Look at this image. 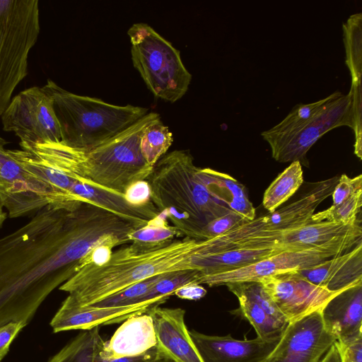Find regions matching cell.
<instances>
[{
    "instance_id": "obj_1",
    "label": "cell",
    "mask_w": 362,
    "mask_h": 362,
    "mask_svg": "<svg viewBox=\"0 0 362 362\" xmlns=\"http://www.w3.org/2000/svg\"><path fill=\"white\" fill-rule=\"evenodd\" d=\"M138 227L89 202L74 210L50 205L38 210L0 238V326L28 325L48 295L85 266L93 249L130 243L129 235Z\"/></svg>"
},
{
    "instance_id": "obj_2",
    "label": "cell",
    "mask_w": 362,
    "mask_h": 362,
    "mask_svg": "<svg viewBox=\"0 0 362 362\" xmlns=\"http://www.w3.org/2000/svg\"><path fill=\"white\" fill-rule=\"evenodd\" d=\"M160 118L147 113L114 136L87 150L70 147L61 141L39 144L34 159L43 170L96 189L124 196L132 183L146 180L153 167L141 153L140 141L147 126Z\"/></svg>"
},
{
    "instance_id": "obj_3",
    "label": "cell",
    "mask_w": 362,
    "mask_h": 362,
    "mask_svg": "<svg viewBox=\"0 0 362 362\" xmlns=\"http://www.w3.org/2000/svg\"><path fill=\"white\" fill-rule=\"evenodd\" d=\"M205 240L187 237L158 244L132 242L112 252L103 265L87 264L59 287L78 305H90L136 283L185 270H198Z\"/></svg>"
},
{
    "instance_id": "obj_4",
    "label": "cell",
    "mask_w": 362,
    "mask_h": 362,
    "mask_svg": "<svg viewBox=\"0 0 362 362\" xmlns=\"http://www.w3.org/2000/svg\"><path fill=\"white\" fill-rule=\"evenodd\" d=\"M146 180L152 203L182 236L202 240L209 222L232 211L214 197L187 151L164 155Z\"/></svg>"
},
{
    "instance_id": "obj_5",
    "label": "cell",
    "mask_w": 362,
    "mask_h": 362,
    "mask_svg": "<svg viewBox=\"0 0 362 362\" xmlns=\"http://www.w3.org/2000/svg\"><path fill=\"white\" fill-rule=\"evenodd\" d=\"M52 98L61 141L87 150L114 136L147 114L145 107L119 106L69 92L51 80L42 86Z\"/></svg>"
},
{
    "instance_id": "obj_6",
    "label": "cell",
    "mask_w": 362,
    "mask_h": 362,
    "mask_svg": "<svg viewBox=\"0 0 362 362\" xmlns=\"http://www.w3.org/2000/svg\"><path fill=\"white\" fill-rule=\"evenodd\" d=\"M351 101L349 92L335 91L318 101L296 105L281 122L261 134L272 158L309 167L307 153L321 136L341 126L353 128Z\"/></svg>"
},
{
    "instance_id": "obj_7",
    "label": "cell",
    "mask_w": 362,
    "mask_h": 362,
    "mask_svg": "<svg viewBox=\"0 0 362 362\" xmlns=\"http://www.w3.org/2000/svg\"><path fill=\"white\" fill-rule=\"evenodd\" d=\"M338 180V177H334L317 182L295 202L206 240L208 255L239 247L295 251L284 243L286 232L312 221L317 207L332 194Z\"/></svg>"
},
{
    "instance_id": "obj_8",
    "label": "cell",
    "mask_w": 362,
    "mask_h": 362,
    "mask_svg": "<svg viewBox=\"0 0 362 362\" xmlns=\"http://www.w3.org/2000/svg\"><path fill=\"white\" fill-rule=\"evenodd\" d=\"M40 30L37 0H0V117L28 74V54Z\"/></svg>"
},
{
    "instance_id": "obj_9",
    "label": "cell",
    "mask_w": 362,
    "mask_h": 362,
    "mask_svg": "<svg viewBox=\"0 0 362 362\" xmlns=\"http://www.w3.org/2000/svg\"><path fill=\"white\" fill-rule=\"evenodd\" d=\"M134 66L148 88L158 98L174 103L187 92L192 76L180 51L144 23L133 24L127 31Z\"/></svg>"
},
{
    "instance_id": "obj_10",
    "label": "cell",
    "mask_w": 362,
    "mask_h": 362,
    "mask_svg": "<svg viewBox=\"0 0 362 362\" xmlns=\"http://www.w3.org/2000/svg\"><path fill=\"white\" fill-rule=\"evenodd\" d=\"M362 243V233L335 239L325 245L301 250H286L245 267L221 273L199 276L196 284L209 286L228 283L258 281L280 272L299 270L342 255Z\"/></svg>"
},
{
    "instance_id": "obj_11",
    "label": "cell",
    "mask_w": 362,
    "mask_h": 362,
    "mask_svg": "<svg viewBox=\"0 0 362 362\" xmlns=\"http://www.w3.org/2000/svg\"><path fill=\"white\" fill-rule=\"evenodd\" d=\"M1 117L4 130L14 132L22 143L61 141L52 98L43 87H31L20 92Z\"/></svg>"
},
{
    "instance_id": "obj_12",
    "label": "cell",
    "mask_w": 362,
    "mask_h": 362,
    "mask_svg": "<svg viewBox=\"0 0 362 362\" xmlns=\"http://www.w3.org/2000/svg\"><path fill=\"white\" fill-rule=\"evenodd\" d=\"M290 322L320 311L340 291L317 286L297 270L280 272L258 281Z\"/></svg>"
},
{
    "instance_id": "obj_13",
    "label": "cell",
    "mask_w": 362,
    "mask_h": 362,
    "mask_svg": "<svg viewBox=\"0 0 362 362\" xmlns=\"http://www.w3.org/2000/svg\"><path fill=\"white\" fill-rule=\"evenodd\" d=\"M336 339L325 328L320 311L290 322L262 362H319Z\"/></svg>"
},
{
    "instance_id": "obj_14",
    "label": "cell",
    "mask_w": 362,
    "mask_h": 362,
    "mask_svg": "<svg viewBox=\"0 0 362 362\" xmlns=\"http://www.w3.org/2000/svg\"><path fill=\"white\" fill-rule=\"evenodd\" d=\"M0 137V196L11 218L25 216L48 205L47 186L5 149Z\"/></svg>"
},
{
    "instance_id": "obj_15",
    "label": "cell",
    "mask_w": 362,
    "mask_h": 362,
    "mask_svg": "<svg viewBox=\"0 0 362 362\" xmlns=\"http://www.w3.org/2000/svg\"><path fill=\"white\" fill-rule=\"evenodd\" d=\"M225 286L238 298L236 312L254 327L257 337L279 340L289 322L259 281L228 283Z\"/></svg>"
},
{
    "instance_id": "obj_16",
    "label": "cell",
    "mask_w": 362,
    "mask_h": 362,
    "mask_svg": "<svg viewBox=\"0 0 362 362\" xmlns=\"http://www.w3.org/2000/svg\"><path fill=\"white\" fill-rule=\"evenodd\" d=\"M161 303L148 300L122 307H95L78 305L68 296L52 317L50 326L53 332L68 330H89L103 325L119 323L129 317L148 312Z\"/></svg>"
},
{
    "instance_id": "obj_17",
    "label": "cell",
    "mask_w": 362,
    "mask_h": 362,
    "mask_svg": "<svg viewBox=\"0 0 362 362\" xmlns=\"http://www.w3.org/2000/svg\"><path fill=\"white\" fill-rule=\"evenodd\" d=\"M189 333L203 362H262L280 339L268 341L257 337L240 340L230 334L212 336L194 329Z\"/></svg>"
},
{
    "instance_id": "obj_18",
    "label": "cell",
    "mask_w": 362,
    "mask_h": 362,
    "mask_svg": "<svg viewBox=\"0 0 362 362\" xmlns=\"http://www.w3.org/2000/svg\"><path fill=\"white\" fill-rule=\"evenodd\" d=\"M148 313L153 320L161 355L174 362H203L186 327L183 309L156 305Z\"/></svg>"
},
{
    "instance_id": "obj_19",
    "label": "cell",
    "mask_w": 362,
    "mask_h": 362,
    "mask_svg": "<svg viewBox=\"0 0 362 362\" xmlns=\"http://www.w3.org/2000/svg\"><path fill=\"white\" fill-rule=\"evenodd\" d=\"M157 347L153 320L148 313L132 315L105 341L100 357L110 360L142 355Z\"/></svg>"
},
{
    "instance_id": "obj_20",
    "label": "cell",
    "mask_w": 362,
    "mask_h": 362,
    "mask_svg": "<svg viewBox=\"0 0 362 362\" xmlns=\"http://www.w3.org/2000/svg\"><path fill=\"white\" fill-rule=\"evenodd\" d=\"M297 271L311 283L331 291L362 284V243L347 252Z\"/></svg>"
},
{
    "instance_id": "obj_21",
    "label": "cell",
    "mask_w": 362,
    "mask_h": 362,
    "mask_svg": "<svg viewBox=\"0 0 362 362\" xmlns=\"http://www.w3.org/2000/svg\"><path fill=\"white\" fill-rule=\"evenodd\" d=\"M325 329L337 341L362 335V284L332 298L320 310Z\"/></svg>"
},
{
    "instance_id": "obj_22",
    "label": "cell",
    "mask_w": 362,
    "mask_h": 362,
    "mask_svg": "<svg viewBox=\"0 0 362 362\" xmlns=\"http://www.w3.org/2000/svg\"><path fill=\"white\" fill-rule=\"evenodd\" d=\"M74 196L88 200L140 227L156 217L159 211L152 202L143 206L130 204L123 195L96 189L78 182L70 188Z\"/></svg>"
},
{
    "instance_id": "obj_23",
    "label": "cell",
    "mask_w": 362,
    "mask_h": 362,
    "mask_svg": "<svg viewBox=\"0 0 362 362\" xmlns=\"http://www.w3.org/2000/svg\"><path fill=\"white\" fill-rule=\"evenodd\" d=\"M203 181L214 197L221 204L247 221L255 218V209L245 187L231 176L210 168H201Z\"/></svg>"
},
{
    "instance_id": "obj_24",
    "label": "cell",
    "mask_w": 362,
    "mask_h": 362,
    "mask_svg": "<svg viewBox=\"0 0 362 362\" xmlns=\"http://www.w3.org/2000/svg\"><path fill=\"white\" fill-rule=\"evenodd\" d=\"M346 64L350 71V91L354 95H362V13H354L343 23Z\"/></svg>"
},
{
    "instance_id": "obj_25",
    "label": "cell",
    "mask_w": 362,
    "mask_h": 362,
    "mask_svg": "<svg viewBox=\"0 0 362 362\" xmlns=\"http://www.w3.org/2000/svg\"><path fill=\"white\" fill-rule=\"evenodd\" d=\"M104 341L99 327L83 330L47 362H97Z\"/></svg>"
},
{
    "instance_id": "obj_26",
    "label": "cell",
    "mask_w": 362,
    "mask_h": 362,
    "mask_svg": "<svg viewBox=\"0 0 362 362\" xmlns=\"http://www.w3.org/2000/svg\"><path fill=\"white\" fill-rule=\"evenodd\" d=\"M303 182L302 165L292 162L265 190L262 204L269 212L276 211L288 201Z\"/></svg>"
},
{
    "instance_id": "obj_27",
    "label": "cell",
    "mask_w": 362,
    "mask_h": 362,
    "mask_svg": "<svg viewBox=\"0 0 362 362\" xmlns=\"http://www.w3.org/2000/svg\"><path fill=\"white\" fill-rule=\"evenodd\" d=\"M173 141V134L160 118L146 127L140 141V149L145 161L154 167Z\"/></svg>"
},
{
    "instance_id": "obj_28",
    "label": "cell",
    "mask_w": 362,
    "mask_h": 362,
    "mask_svg": "<svg viewBox=\"0 0 362 362\" xmlns=\"http://www.w3.org/2000/svg\"><path fill=\"white\" fill-rule=\"evenodd\" d=\"M179 236H182L180 231L170 225L167 218L161 213L129 235L131 243L145 244H158Z\"/></svg>"
},
{
    "instance_id": "obj_29",
    "label": "cell",
    "mask_w": 362,
    "mask_h": 362,
    "mask_svg": "<svg viewBox=\"0 0 362 362\" xmlns=\"http://www.w3.org/2000/svg\"><path fill=\"white\" fill-rule=\"evenodd\" d=\"M198 270H185L165 274L159 279L141 302L154 300L165 303L180 287L189 284H196Z\"/></svg>"
},
{
    "instance_id": "obj_30",
    "label": "cell",
    "mask_w": 362,
    "mask_h": 362,
    "mask_svg": "<svg viewBox=\"0 0 362 362\" xmlns=\"http://www.w3.org/2000/svg\"><path fill=\"white\" fill-rule=\"evenodd\" d=\"M361 206L362 189L339 204L332 205L324 211L315 213L311 219L315 222L324 221L341 223L354 222L361 218L358 214H361Z\"/></svg>"
},
{
    "instance_id": "obj_31",
    "label": "cell",
    "mask_w": 362,
    "mask_h": 362,
    "mask_svg": "<svg viewBox=\"0 0 362 362\" xmlns=\"http://www.w3.org/2000/svg\"><path fill=\"white\" fill-rule=\"evenodd\" d=\"M165 274H160L145 281L136 283L116 294H114L90 305L101 308L122 307L142 303L141 300L143 297Z\"/></svg>"
},
{
    "instance_id": "obj_32",
    "label": "cell",
    "mask_w": 362,
    "mask_h": 362,
    "mask_svg": "<svg viewBox=\"0 0 362 362\" xmlns=\"http://www.w3.org/2000/svg\"><path fill=\"white\" fill-rule=\"evenodd\" d=\"M246 221L247 219L231 211L209 222L202 231V240L221 235Z\"/></svg>"
},
{
    "instance_id": "obj_33",
    "label": "cell",
    "mask_w": 362,
    "mask_h": 362,
    "mask_svg": "<svg viewBox=\"0 0 362 362\" xmlns=\"http://www.w3.org/2000/svg\"><path fill=\"white\" fill-rule=\"evenodd\" d=\"M362 189V175L351 178L343 174L339 178L332 193V205H337L344 202L354 194Z\"/></svg>"
},
{
    "instance_id": "obj_34",
    "label": "cell",
    "mask_w": 362,
    "mask_h": 362,
    "mask_svg": "<svg viewBox=\"0 0 362 362\" xmlns=\"http://www.w3.org/2000/svg\"><path fill=\"white\" fill-rule=\"evenodd\" d=\"M151 195L150 185L146 180L131 184L125 190L124 197L133 206H143L151 202Z\"/></svg>"
},
{
    "instance_id": "obj_35",
    "label": "cell",
    "mask_w": 362,
    "mask_h": 362,
    "mask_svg": "<svg viewBox=\"0 0 362 362\" xmlns=\"http://www.w3.org/2000/svg\"><path fill=\"white\" fill-rule=\"evenodd\" d=\"M26 325L25 322L18 321L0 326V362L8 354L13 339Z\"/></svg>"
},
{
    "instance_id": "obj_36",
    "label": "cell",
    "mask_w": 362,
    "mask_h": 362,
    "mask_svg": "<svg viewBox=\"0 0 362 362\" xmlns=\"http://www.w3.org/2000/svg\"><path fill=\"white\" fill-rule=\"evenodd\" d=\"M341 362H362V335L349 341H337Z\"/></svg>"
},
{
    "instance_id": "obj_37",
    "label": "cell",
    "mask_w": 362,
    "mask_h": 362,
    "mask_svg": "<svg viewBox=\"0 0 362 362\" xmlns=\"http://www.w3.org/2000/svg\"><path fill=\"white\" fill-rule=\"evenodd\" d=\"M206 290L198 284H189L177 288L174 295L181 299L197 300L205 296Z\"/></svg>"
},
{
    "instance_id": "obj_38",
    "label": "cell",
    "mask_w": 362,
    "mask_h": 362,
    "mask_svg": "<svg viewBox=\"0 0 362 362\" xmlns=\"http://www.w3.org/2000/svg\"><path fill=\"white\" fill-rule=\"evenodd\" d=\"M112 250L113 248L106 245L95 247L86 256L85 266L90 264L98 266L104 264L110 259Z\"/></svg>"
},
{
    "instance_id": "obj_39",
    "label": "cell",
    "mask_w": 362,
    "mask_h": 362,
    "mask_svg": "<svg viewBox=\"0 0 362 362\" xmlns=\"http://www.w3.org/2000/svg\"><path fill=\"white\" fill-rule=\"evenodd\" d=\"M160 356H163L158 352L157 347H156L148 352L137 356L122 357L110 360H104L102 359L99 356L97 362H152Z\"/></svg>"
},
{
    "instance_id": "obj_40",
    "label": "cell",
    "mask_w": 362,
    "mask_h": 362,
    "mask_svg": "<svg viewBox=\"0 0 362 362\" xmlns=\"http://www.w3.org/2000/svg\"><path fill=\"white\" fill-rule=\"evenodd\" d=\"M319 362H341L339 349L335 342L329 347Z\"/></svg>"
},
{
    "instance_id": "obj_41",
    "label": "cell",
    "mask_w": 362,
    "mask_h": 362,
    "mask_svg": "<svg viewBox=\"0 0 362 362\" xmlns=\"http://www.w3.org/2000/svg\"><path fill=\"white\" fill-rule=\"evenodd\" d=\"M4 202H3L1 197L0 196V228L3 225L4 222L6 219V216H7L6 213L4 212Z\"/></svg>"
},
{
    "instance_id": "obj_42",
    "label": "cell",
    "mask_w": 362,
    "mask_h": 362,
    "mask_svg": "<svg viewBox=\"0 0 362 362\" xmlns=\"http://www.w3.org/2000/svg\"><path fill=\"white\" fill-rule=\"evenodd\" d=\"M152 362H174V361H173L172 360L167 358L164 356H160V358L154 360Z\"/></svg>"
}]
</instances>
